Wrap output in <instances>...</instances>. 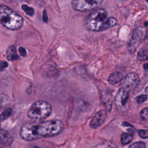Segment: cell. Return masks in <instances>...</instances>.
<instances>
[{"label": "cell", "instance_id": "6da1fadb", "mask_svg": "<svg viewBox=\"0 0 148 148\" xmlns=\"http://www.w3.org/2000/svg\"><path fill=\"white\" fill-rule=\"evenodd\" d=\"M64 125L60 120H51L39 123H27L22 125L20 135L22 139L32 141L43 137H53L60 134Z\"/></svg>", "mask_w": 148, "mask_h": 148}, {"label": "cell", "instance_id": "7a4b0ae2", "mask_svg": "<svg viewBox=\"0 0 148 148\" xmlns=\"http://www.w3.org/2000/svg\"><path fill=\"white\" fill-rule=\"evenodd\" d=\"M84 27L89 31L101 32L117 25V21L114 17H109L104 9L92 11L84 20Z\"/></svg>", "mask_w": 148, "mask_h": 148}, {"label": "cell", "instance_id": "3957f363", "mask_svg": "<svg viewBox=\"0 0 148 148\" xmlns=\"http://www.w3.org/2000/svg\"><path fill=\"white\" fill-rule=\"evenodd\" d=\"M0 20L2 24L10 30L20 29L24 23L23 18L5 5H0Z\"/></svg>", "mask_w": 148, "mask_h": 148}, {"label": "cell", "instance_id": "277c9868", "mask_svg": "<svg viewBox=\"0 0 148 148\" xmlns=\"http://www.w3.org/2000/svg\"><path fill=\"white\" fill-rule=\"evenodd\" d=\"M52 111L51 105L45 101H37L28 109V116L34 120H43L49 117Z\"/></svg>", "mask_w": 148, "mask_h": 148}, {"label": "cell", "instance_id": "5b68a950", "mask_svg": "<svg viewBox=\"0 0 148 148\" xmlns=\"http://www.w3.org/2000/svg\"><path fill=\"white\" fill-rule=\"evenodd\" d=\"M102 2V0H73L71 2V5L75 10L87 12L98 6Z\"/></svg>", "mask_w": 148, "mask_h": 148}, {"label": "cell", "instance_id": "8992f818", "mask_svg": "<svg viewBox=\"0 0 148 148\" xmlns=\"http://www.w3.org/2000/svg\"><path fill=\"white\" fill-rule=\"evenodd\" d=\"M114 103L120 112H124L127 110L129 106V91L120 88L116 95Z\"/></svg>", "mask_w": 148, "mask_h": 148}, {"label": "cell", "instance_id": "52a82bcc", "mask_svg": "<svg viewBox=\"0 0 148 148\" xmlns=\"http://www.w3.org/2000/svg\"><path fill=\"white\" fill-rule=\"evenodd\" d=\"M139 78L137 74L134 72L127 74L121 82V88L128 91H132L137 86Z\"/></svg>", "mask_w": 148, "mask_h": 148}, {"label": "cell", "instance_id": "ba28073f", "mask_svg": "<svg viewBox=\"0 0 148 148\" xmlns=\"http://www.w3.org/2000/svg\"><path fill=\"white\" fill-rule=\"evenodd\" d=\"M142 36V31L140 28L136 29L132 34V38L127 44V49L130 54H134L139 46Z\"/></svg>", "mask_w": 148, "mask_h": 148}, {"label": "cell", "instance_id": "9c48e42d", "mask_svg": "<svg viewBox=\"0 0 148 148\" xmlns=\"http://www.w3.org/2000/svg\"><path fill=\"white\" fill-rule=\"evenodd\" d=\"M107 116L106 112L104 110L98 111L94 115L90 122V127L92 129H96L101 126L105 121Z\"/></svg>", "mask_w": 148, "mask_h": 148}, {"label": "cell", "instance_id": "30bf717a", "mask_svg": "<svg viewBox=\"0 0 148 148\" xmlns=\"http://www.w3.org/2000/svg\"><path fill=\"white\" fill-rule=\"evenodd\" d=\"M0 141L2 145L8 146L12 143L13 138L8 131L1 129L0 132Z\"/></svg>", "mask_w": 148, "mask_h": 148}, {"label": "cell", "instance_id": "8fae6325", "mask_svg": "<svg viewBox=\"0 0 148 148\" xmlns=\"http://www.w3.org/2000/svg\"><path fill=\"white\" fill-rule=\"evenodd\" d=\"M124 77L122 73L118 71H115L110 75L108 78V82L110 84H115L121 82Z\"/></svg>", "mask_w": 148, "mask_h": 148}, {"label": "cell", "instance_id": "7c38bea8", "mask_svg": "<svg viewBox=\"0 0 148 148\" xmlns=\"http://www.w3.org/2000/svg\"><path fill=\"white\" fill-rule=\"evenodd\" d=\"M6 58L9 61H13L19 58L16 51V48L14 46L12 45L8 47L6 50Z\"/></svg>", "mask_w": 148, "mask_h": 148}, {"label": "cell", "instance_id": "4fadbf2b", "mask_svg": "<svg viewBox=\"0 0 148 148\" xmlns=\"http://www.w3.org/2000/svg\"><path fill=\"white\" fill-rule=\"evenodd\" d=\"M137 58L140 61H145L148 59V49L145 47L141 49L138 53Z\"/></svg>", "mask_w": 148, "mask_h": 148}, {"label": "cell", "instance_id": "5bb4252c", "mask_svg": "<svg viewBox=\"0 0 148 148\" xmlns=\"http://www.w3.org/2000/svg\"><path fill=\"white\" fill-rule=\"evenodd\" d=\"M132 140V136L126 132H124L121 135V142L123 145H127L130 143Z\"/></svg>", "mask_w": 148, "mask_h": 148}, {"label": "cell", "instance_id": "9a60e30c", "mask_svg": "<svg viewBox=\"0 0 148 148\" xmlns=\"http://www.w3.org/2000/svg\"><path fill=\"white\" fill-rule=\"evenodd\" d=\"M21 9H23V10L24 11V12L27 15H28L29 16H34V14L35 13V10L34 9V8L27 5L26 4H23L21 5Z\"/></svg>", "mask_w": 148, "mask_h": 148}, {"label": "cell", "instance_id": "2e32d148", "mask_svg": "<svg viewBox=\"0 0 148 148\" xmlns=\"http://www.w3.org/2000/svg\"><path fill=\"white\" fill-rule=\"evenodd\" d=\"M12 109L10 108H8L6 109H5L1 113V120L2 121L5 120L7 119H8V117L10 116L11 113H12Z\"/></svg>", "mask_w": 148, "mask_h": 148}, {"label": "cell", "instance_id": "e0dca14e", "mask_svg": "<svg viewBox=\"0 0 148 148\" xmlns=\"http://www.w3.org/2000/svg\"><path fill=\"white\" fill-rule=\"evenodd\" d=\"M128 148H146V145L142 141H138L131 145Z\"/></svg>", "mask_w": 148, "mask_h": 148}, {"label": "cell", "instance_id": "ac0fdd59", "mask_svg": "<svg viewBox=\"0 0 148 148\" xmlns=\"http://www.w3.org/2000/svg\"><path fill=\"white\" fill-rule=\"evenodd\" d=\"M140 117L145 121H148V108L142 109L140 113Z\"/></svg>", "mask_w": 148, "mask_h": 148}, {"label": "cell", "instance_id": "d6986e66", "mask_svg": "<svg viewBox=\"0 0 148 148\" xmlns=\"http://www.w3.org/2000/svg\"><path fill=\"white\" fill-rule=\"evenodd\" d=\"M138 135L143 139L148 138V130H139L138 131Z\"/></svg>", "mask_w": 148, "mask_h": 148}, {"label": "cell", "instance_id": "ffe728a7", "mask_svg": "<svg viewBox=\"0 0 148 148\" xmlns=\"http://www.w3.org/2000/svg\"><path fill=\"white\" fill-rule=\"evenodd\" d=\"M147 98V96L145 94H142V95H138L136 97L135 99L136 101V102L138 103H143L144 102Z\"/></svg>", "mask_w": 148, "mask_h": 148}, {"label": "cell", "instance_id": "44dd1931", "mask_svg": "<svg viewBox=\"0 0 148 148\" xmlns=\"http://www.w3.org/2000/svg\"><path fill=\"white\" fill-rule=\"evenodd\" d=\"M18 52H19V54L21 56H25L27 55V50L26 49L22 47V46H20L18 47Z\"/></svg>", "mask_w": 148, "mask_h": 148}, {"label": "cell", "instance_id": "7402d4cb", "mask_svg": "<svg viewBox=\"0 0 148 148\" xmlns=\"http://www.w3.org/2000/svg\"><path fill=\"white\" fill-rule=\"evenodd\" d=\"M8 63L7 62L2 61L1 62V67H0L1 71H3L5 68L8 67Z\"/></svg>", "mask_w": 148, "mask_h": 148}, {"label": "cell", "instance_id": "603a6c76", "mask_svg": "<svg viewBox=\"0 0 148 148\" xmlns=\"http://www.w3.org/2000/svg\"><path fill=\"white\" fill-rule=\"evenodd\" d=\"M42 18H43V20L44 22H45V23L48 22V16H47V12L45 9L43 10Z\"/></svg>", "mask_w": 148, "mask_h": 148}, {"label": "cell", "instance_id": "cb8c5ba5", "mask_svg": "<svg viewBox=\"0 0 148 148\" xmlns=\"http://www.w3.org/2000/svg\"><path fill=\"white\" fill-rule=\"evenodd\" d=\"M143 68L145 69H148V63H146L143 65Z\"/></svg>", "mask_w": 148, "mask_h": 148}, {"label": "cell", "instance_id": "d4e9b609", "mask_svg": "<svg viewBox=\"0 0 148 148\" xmlns=\"http://www.w3.org/2000/svg\"><path fill=\"white\" fill-rule=\"evenodd\" d=\"M145 39L147 41H148V31H147L146 35H145Z\"/></svg>", "mask_w": 148, "mask_h": 148}, {"label": "cell", "instance_id": "484cf974", "mask_svg": "<svg viewBox=\"0 0 148 148\" xmlns=\"http://www.w3.org/2000/svg\"><path fill=\"white\" fill-rule=\"evenodd\" d=\"M105 148H117L116 146H112V145H109V146H107L106 147H105Z\"/></svg>", "mask_w": 148, "mask_h": 148}, {"label": "cell", "instance_id": "4316f807", "mask_svg": "<svg viewBox=\"0 0 148 148\" xmlns=\"http://www.w3.org/2000/svg\"><path fill=\"white\" fill-rule=\"evenodd\" d=\"M145 92L148 93V86H147V87H146V88H145Z\"/></svg>", "mask_w": 148, "mask_h": 148}, {"label": "cell", "instance_id": "83f0119b", "mask_svg": "<svg viewBox=\"0 0 148 148\" xmlns=\"http://www.w3.org/2000/svg\"><path fill=\"white\" fill-rule=\"evenodd\" d=\"M32 148H40V147H38V146H33Z\"/></svg>", "mask_w": 148, "mask_h": 148}, {"label": "cell", "instance_id": "f1b7e54d", "mask_svg": "<svg viewBox=\"0 0 148 148\" xmlns=\"http://www.w3.org/2000/svg\"><path fill=\"white\" fill-rule=\"evenodd\" d=\"M145 25H148V22H146L145 23Z\"/></svg>", "mask_w": 148, "mask_h": 148}, {"label": "cell", "instance_id": "f546056e", "mask_svg": "<svg viewBox=\"0 0 148 148\" xmlns=\"http://www.w3.org/2000/svg\"><path fill=\"white\" fill-rule=\"evenodd\" d=\"M1 148H3V147H1Z\"/></svg>", "mask_w": 148, "mask_h": 148}]
</instances>
